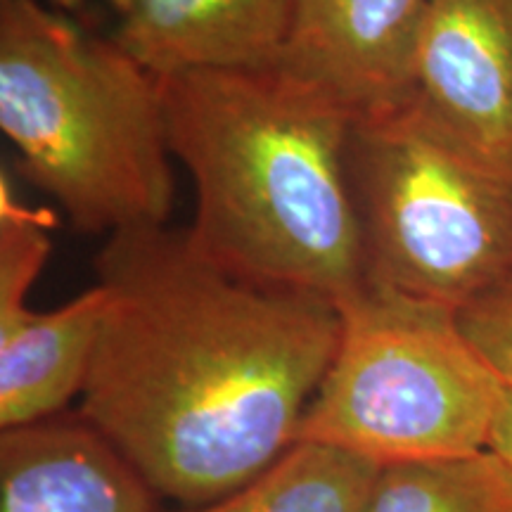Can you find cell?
<instances>
[{"mask_svg":"<svg viewBox=\"0 0 512 512\" xmlns=\"http://www.w3.org/2000/svg\"><path fill=\"white\" fill-rule=\"evenodd\" d=\"M382 465L318 441H294L261 475L178 512H361Z\"/></svg>","mask_w":512,"mask_h":512,"instance_id":"cell-11","label":"cell"},{"mask_svg":"<svg viewBox=\"0 0 512 512\" xmlns=\"http://www.w3.org/2000/svg\"><path fill=\"white\" fill-rule=\"evenodd\" d=\"M114 41L159 76L283 62L294 0H107Z\"/></svg>","mask_w":512,"mask_h":512,"instance_id":"cell-10","label":"cell"},{"mask_svg":"<svg viewBox=\"0 0 512 512\" xmlns=\"http://www.w3.org/2000/svg\"><path fill=\"white\" fill-rule=\"evenodd\" d=\"M413 93L512 155V0H430Z\"/></svg>","mask_w":512,"mask_h":512,"instance_id":"cell-8","label":"cell"},{"mask_svg":"<svg viewBox=\"0 0 512 512\" xmlns=\"http://www.w3.org/2000/svg\"><path fill=\"white\" fill-rule=\"evenodd\" d=\"M430 0H294L280 67L323 83L354 110L415 91Z\"/></svg>","mask_w":512,"mask_h":512,"instance_id":"cell-6","label":"cell"},{"mask_svg":"<svg viewBox=\"0 0 512 512\" xmlns=\"http://www.w3.org/2000/svg\"><path fill=\"white\" fill-rule=\"evenodd\" d=\"M43 266L24 249L0 256L3 430L50 418L79 399L107 304L105 287L95 283L60 309L34 311L29 294Z\"/></svg>","mask_w":512,"mask_h":512,"instance_id":"cell-7","label":"cell"},{"mask_svg":"<svg viewBox=\"0 0 512 512\" xmlns=\"http://www.w3.org/2000/svg\"><path fill=\"white\" fill-rule=\"evenodd\" d=\"M342 332L297 441L377 465L489 448L508 389L460 311L363 285L337 304Z\"/></svg>","mask_w":512,"mask_h":512,"instance_id":"cell-5","label":"cell"},{"mask_svg":"<svg viewBox=\"0 0 512 512\" xmlns=\"http://www.w3.org/2000/svg\"><path fill=\"white\" fill-rule=\"evenodd\" d=\"M489 448L512 467V384H508V389H505L501 411H498L494 432H491Z\"/></svg>","mask_w":512,"mask_h":512,"instance_id":"cell-14","label":"cell"},{"mask_svg":"<svg viewBox=\"0 0 512 512\" xmlns=\"http://www.w3.org/2000/svg\"><path fill=\"white\" fill-rule=\"evenodd\" d=\"M43 3H48L57 12H64V15H76V12H83L88 0H43Z\"/></svg>","mask_w":512,"mask_h":512,"instance_id":"cell-15","label":"cell"},{"mask_svg":"<svg viewBox=\"0 0 512 512\" xmlns=\"http://www.w3.org/2000/svg\"><path fill=\"white\" fill-rule=\"evenodd\" d=\"M460 325L508 384H512V278L460 309Z\"/></svg>","mask_w":512,"mask_h":512,"instance_id":"cell-13","label":"cell"},{"mask_svg":"<svg viewBox=\"0 0 512 512\" xmlns=\"http://www.w3.org/2000/svg\"><path fill=\"white\" fill-rule=\"evenodd\" d=\"M361 512H512V467L491 448L382 465Z\"/></svg>","mask_w":512,"mask_h":512,"instance_id":"cell-12","label":"cell"},{"mask_svg":"<svg viewBox=\"0 0 512 512\" xmlns=\"http://www.w3.org/2000/svg\"><path fill=\"white\" fill-rule=\"evenodd\" d=\"M95 271L79 413L157 496L197 508L290 451L342 332L332 299L230 273L166 226L110 235Z\"/></svg>","mask_w":512,"mask_h":512,"instance_id":"cell-1","label":"cell"},{"mask_svg":"<svg viewBox=\"0 0 512 512\" xmlns=\"http://www.w3.org/2000/svg\"><path fill=\"white\" fill-rule=\"evenodd\" d=\"M0 128L31 185L88 235L166 226L162 81L43 0H0Z\"/></svg>","mask_w":512,"mask_h":512,"instance_id":"cell-3","label":"cell"},{"mask_svg":"<svg viewBox=\"0 0 512 512\" xmlns=\"http://www.w3.org/2000/svg\"><path fill=\"white\" fill-rule=\"evenodd\" d=\"M155 498L79 411L0 434V512H157Z\"/></svg>","mask_w":512,"mask_h":512,"instance_id":"cell-9","label":"cell"},{"mask_svg":"<svg viewBox=\"0 0 512 512\" xmlns=\"http://www.w3.org/2000/svg\"><path fill=\"white\" fill-rule=\"evenodd\" d=\"M159 81L171 152L195 188L192 247L254 283L335 304L361 290L347 169L354 107L280 64Z\"/></svg>","mask_w":512,"mask_h":512,"instance_id":"cell-2","label":"cell"},{"mask_svg":"<svg viewBox=\"0 0 512 512\" xmlns=\"http://www.w3.org/2000/svg\"><path fill=\"white\" fill-rule=\"evenodd\" d=\"M347 169L366 283L465 309L512 278V155L418 95L361 112Z\"/></svg>","mask_w":512,"mask_h":512,"instance_id":"cell-4","label":"cell"}]
</instances>
